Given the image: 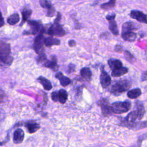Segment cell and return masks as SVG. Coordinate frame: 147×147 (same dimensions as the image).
Here are the masks:
<instances>
[{
	"label": "cell",
	"instance_id": "9",
	"mask_svg": "<svg viewBox=\"0 0 147 147\" xmlns=\"http://www.w3.org/2000/svg\"><path fill=\"white\" fill-rule=\"evenodd\" d=\"M110 76L103 69L100 75V83L103 88H107L111 83Z\"/></svg>",
	"mask_w": 147,
	"mask_h": 147
},
{
	"label": "cell",
	"instance_id": "10",
	"mask_svg": "<svg viewBox=\"0 0 147 147\" xmlns=\"http://www.w3.org/2000/svg\"><path fill=\"white\" fill-rule=\"evenodd\" d=\"M42 65L45 67L48 68L53 70V71H57L59 69V65L57 63V59L55 56H52L51 60H47Z\"/></svg>",
	"mask_w": 147,
	"mask_h": 147
},
{
	"label": "cell",
	"instance_id": "21",
	"mask_svg": "<svg viewBox=\"0 0 147 147\" xmlns=\"http://www.w3.org/2000/svg\"><path fill=\"white\" fill-rule=\"evenodd\" d=\"M141 90L138 88H134L127 91V96L130 99H136L139 97L141 95Z\"/></svg>",
	"mask_w": 147,
	"mask_h": 147
},
{
	"label": "cell",
	"instance_id": "37",
	"mask_svg": "<svg viewBox=\"0 0 147 147\" xmlns=\"http://www.w3.org/2000/svg\"><path fill=\"white\" fill-rule=\"evenodd\" d=\"M115 51L117 52H122L123 51V48L121 45H117L115 47Z\"/></svg>",
	"mask_w": 147,
	"mask_h": 147
},
{
	"label": "cell",
	"instance_id": "20",
	"mask_svg": "<svg viewBox=\"0 0 147 147\" xmlns=\"http://www.w3.org/2000/svg\"><path fill=\"white\" fill-rule=\"evenodd\" d=\"M136 28H135L134 24H133V22H130V21L126 22L125 23H124L122 25V34L128 33V32H132Z\"/></svg>",
	"mask_w": 147,
	"mask_h": 147
},
{
	"label": "cell",
	"instance_id": "17",
	"mask_svg": "<svg viewBox=\"0 0 147 147\" xmlns=\"http://www.w3.org/2000/svg\"><path fill=\"white\" fill-rule=\"evenodd\" d=\"M108 65L111 70L122 67V63L119 59H110L107 61Z\"/></svg>",
	"mask_w": 147,
	"mask_h": 147
},
{
	"label": "cell",
	"instance_id": "31",
	"mask_svg": "<svg viewBox=\"0 0 147 147\" xmlns=\"http://www.w3.org/2000/svg\"><path fill=\"white\" fill-rule=\"evenodd\" d=\"M39 3L40 6L44 9H48L52 5L47 0H39Z\"/></svg>",
	"mask_w": 147,
	"mask_h": 147
},
{
	"label": "cell",
	"instance_id": "3",
	"mask_svg": "<svg viewBox=\"0 0 147 147\" xmlns=\"http://www.w3.org/2000/svg\"><path fill=\"white\" fill-rule=\"evenodd\" d=\"M131 86V83L127 79H121L114 83L110 88V92L114 95H118L124 92Z\"/></svg>",
	"mask_w": 147,
	"mask_h": 147
},
{
	"label": "cell",
	"instance_id": "1",
	"mask_svg": "<svg viewBox=\"0 0 147 147\" xmlns=\"http://www.w3.org/2000/svg\"><path fill=\"white\" fill-rule=\"evenodd\" d=\"M137 109L131 111L123 119V123L125 126L128 127H136L138 126V122L144 116L145 110L143 106V104H137Z\"/></svg>",
	"mask_w": 147,
	"mask_h": 147
},
{
	"label": "cell",
	"instance_id": "35",
	"mask_svg": "<svg viewBox=\"0 0 147 147\" xmlns=\"http://www.w3.org/2000/svg\"><path fill=\"white\" fill-rule=\"evenodd\" d=\"M61 13H59V12H57V17H56V18L54 21V23H59V22H60V21L61 20Z\"/></svg>",
	"mask_w": 147,
	"mask_h": 147
},
{
	"label": "cell",
	"instance_id": "30",
	"mask_svg": "<svg viewBox=\"0 0 147 147\" xmlns=\"http://www.w3.org/2000/svg\"><path fill=\"white\" fill-rule=\"evenodd\" d=\"M55 13V9L52 5H51L48 9H47V16L48 17H53Z\"/></svg>",
	"mask_w": 147,
	"mask_h": 147
},
{
	"label": "cell",
	"instance_id": "38",
	"mask_svg": "<svg viewBox=\"0 0 147 147\" xmlns=\"http://www.w3.org/2000/svg\"><path fill=\"white\" fill-rule=\"evenodd\" d=\"M115 17V14H113V15H108V16H107L106 17V18L108 21H111V20H114Z\"/></svg>",
	"mask_w": 147,
	"mask_h": 147
},
{
	"label": "cell",
	"instance_id": "19",
	"mask_svg": "<svg viewBox=\"0 0 147 147\" xmlns=\"http://www.w3.org/2000/svg\"><path fill=\"white\" fill-rule=\"evenodd\" d=\"M80 76L86 80L90 81L91 79L92 72L88 67H84L82 68L80 71Z\"/></svg>",
	"mask_w": 147,
	"mask_h": 147
},
{
	"label": "cell",
	"instance_id": "8",
	"mask_svg": "<svg viewBox=\"0 0 147 147\" xmlns=\"http://www.w3.org/2000/svg\"><path fill=\"white\" fill-rule=\"evenodd\" d=\"M101 108L102 113L104 116H109L112 114L109 101L105 98L100 99L98 103Z\"/></svg>",
	"mask_w": 147,
	"mask_h": 147
},
{
	"label": "cell",
	"instance_id": "6",
	"mask_svg": "<svg viewBox=\"0 0 147 147\" xmlns=\"http://www.w3.org/2000/svg\"><path fill=\"white\" fill-rule=\"evenodd\" d=\"M28 24L30 26V29L28 30H24L23 32L24 35H35L42 27V23L40 21L28 20Z\"/></svg>",
	"mask_w": 147,
	"mask_h": 147
},
{
	"label": "cell",
	"instance_id": "7",
	"mask_svg": "<svg viewBox=\"0 0 147 147\" xmlns=\"http://www.w3.org/2000/svg\"><path fill=\"white\" fill-rule=\"evenodd\" d=\"M44 40V34L40 32L34 38L33 48L34 51L36 52V53L38 55L44 53V45H43Z\"/></svg>",
	"mask_w": 147,
	"mask_h": 147
},
{
	"label": "cell",
	"instance_id": "22",
	"mask_svg": "<svg viewBox=\"0 0 147 147\" xmlns=\"http://www.w3.org/2000/svg\"><path fill=\"white\" fill-rule=\"evenodd\" d=\"M22 20L21 22V24H20V26H21L22 24H24L25 22L28 21L29 19L30 18V16L32 13V10L29 9H24L22 11Z\"/></svg>",
	"mask_w": 147,
	"mask_h": 147
},
{
	"label": "cell",
	"instance_id": "13",
	"mask_svg": "<svg viewBox=\"0 0 147 147\" xmlns=\"http://www.w3.org/2000/svg\"><path fill=\"white\" fill-rule=\"evenodd\" d=\"M25 126L28 133L32 134L36 132L40 129V126L38 123L35 122H28L25 123Z\"/></svg>",
	"mask_w": 147,
	"mask_h": 147
},
{
	"label": "cell",
	"instance_id": "36",
	"mask_svg": "<svg viewBox=\"0 0 147 147\" xmlns=\"http://www.w3.org/2000/svg\"><path fill=\"white\" fill-rule=\"evenodd\" d=\"M5 24V21H4V19L3 17L2 16V14L0 10V28L2 27Z\"/></svg>",
	"mask_w": 147,
	"mask_h": 147
},
{
	"label": "cell",
	"instance_id": "16",
	"mask_svg": "<svg viewBox=\"0 0 147 147\" xmlns=\"http://www.w3.org/2000/svg\"><path fill=\"white\" fill-rule=\"evenodd\" d=\"M37 81L42 86L43 88L45 90L49 91L52 88V86L51 82L45 77L42 76H40L37 78Z\"/></svg>",
	"mask_w": 147,
	"mask_h": 147
},
{
	"label": "cell",
	"instance_id": "14",
	"mask_svg": "<svg viewBox=\"0 0 147 147\" xmlns=\"http://www.w3.org/2000/svg\"><path fill=\"white\" fill-rule=\"evenodd\" d=\"M55 78L59 80L61 85L63 86H67L71 83V80L69 78L64 76L60 72H57L55 75Z\"/></svg>",
	"mask_w": 147,
	"mask_h": 147
},
{
	"label": "cell",
	"instance_id": "33",
	"mask_svg": "<svg viewBox=\"0 0 147 147\" xmlns=\"http://www.w3.org/2000/svg\"><path fill=\"white\" fill-rule=\"evenodd\" d=\"M68 68L67 71H68V72H67V73L71 74V73H72V72H73L75 71V65L74 64H69L68 65Z\"/></svg>",
	"mask_w": 147,
	"mask_h": 147
},
{
	"label": "cell",
	"instance_id": "28",
	"mask_svg": "<svg viewBox=\"0 0 147 147\" xmlns=\"http://www.w3.org/2000/svg\"><path fill=\"white\" fill-rule=\"evenodd\" d=\"M124 55L125 57V59L127 60V61H128L129 63H133L135 61V58L133 56V55L132 54H131L129 51H125L124 52Z\"/></svg>",
	"mask_w": 147,
	"mask_h": 147
},
{
	"label": "cell",
	"instance_id": "25",
	"mask_svg": "<svg viewBox=\"0 0 147 147\" xmlns=\"http://www.w3.org/2000/svg\"><path fill=\"white\" fill-rule=\"evenodd\" d=\"M122 37V38L125 40V41H133L136 40V37H137V34L134 32L133 31L132 32H130L128 33H123V34H121Z\"/></svg>",
	"mask_w": 147,
	"mask_h": 147
},
{
	"label": "cell",
	"instance_id": "29",
	"mask_svg": "<svg viewBox=\"0 0 147 147\" xmlns=\"http://www.w3.org/2000/svg\"><path fill=\"white\" fill-rule=\"evenodd\" d=\"M47 60V56L45 54V53L39 54L37 58V61L38 63H41L42 65Z\"/></svg>",
	"mask_w": 147,
	"mask_h": 147
},
{
	"label": "cell",
	"instance_id": "26",
	"mask_svg": "<svg viewBox=\"0 0 147 147\" xmlns=\"http://www.w3.org/2000/svg\"><path fill=\"white\" fill-rule=\"evenodd\" d=\"M109 21V30L114 36H118L119 34V30H118V26L115 21L113 20Z\"/></svg>",
	"mask_w": 147,
	"mask_h": 147
},
{
	"label": "cell",
	"instance_id": "32",
	"mask_svg": "<svg viewBox=\"0 0 147 147\" xmlns=\"http://www.w3.org/2000/svg\"><path fill=\"white\" fill-rule=\"evenodd\" d=\"M51 98L53 101L57 102L59 101V95H58V91H53L51 93Z\"/></svg>",
	"mask_w": 147,
	"mask_h": 147
},
{
	"label": "cell",
	"instance_id": "11",
	"mask_svg": "<svg viewBox=\"0 0 147 147\" xmlns=\"http://www.w3.org/2000/svg\"><path fill=\"white\" fill-rule=\"evenodd\" d=\"M130 16L131 18L136 19L140 22L146 24V16L141 11L132 10L130 12Z\"/></svg>",
	"mask_w": 147,
	"mask_h": 147
},
{
	"label": "cell",
	"instance_id": "15",
	"mask_svg": "<svg viewBox=\"0 0 147 147\" xmlns=\"http://www.w3.org/2000/svg\"><path fill=\"white\" fill-rule=\"evenodd\" d=\"M60 41L56 38H54L52 36H49L47 37H44V45L47 47H51L53 45H60Z\"/></svg>",
	"mask_w": 147,
	"mask_h": 147
},
{
	"label": "cell",
	"instance_id": "4",
	"mask_svg": "<svg viewBox=\"0 0 147 147\" xmlns=\"http://www.w3.org/2000/svg\"><path fill=\"white\" fill-rule=\"evenodd\" d=\"M131 102L129 100L123 102H115L110 105L112 113L122 114L127 112L131 108Z\"/></svg>",
	"mask_w": 147,
	"mask_h": 147
},
{
	"label": "cell",
	"instance_id": "23",
	"mask_svg": "<svg viewBox=\"0 0 147 147\" xmlns=\"http://www.w3.org/2000/svg\"><path fill=\"white\" fill-rule=\"evenodd\" d=\"M20 21V16L18 13H13L7 18V22L10 25L17 24Z\"/></svg>",
	"mask_w": 147,
	"mask_h": 147
},
{
	"label": "cell",
	"instance_id": "5",
	"mask_svg": "<svg viewBox=\"0 0 147 147\" xmlns=\"http://www.w3.org/2000/svg\"><path fill=\"white\" fill-rule=\"evenodd\" d=\"M46 33L51 36L61 37L64 36L66 32L59 23H53L50 25L49 27H48Z\"/></svg>",
	"mask_w": 147,
	"mask_h": 147
},
{
	"label": "cell",
	"instance_id": "39",
	"mask_svg": "<svg viewBox=\"0 0 147 147\" xmlns=\"http://www.w3.org/2000/svg\"><path fill=\"white\" fill-rule=\"evenodd\" d=\"M68 45L70 46V47H75L76 45V42L75 40H71L68 41Z\"/></svg>",
	"mask_w": 147,
	"mask_h": 147
},
{
	"label": "cell",
	"instance_id": "24",
	"mask_svg": "<svg viewBox=\"0 0 147 147\" xmlns=\"http://www.w3.org/2000/svg\"><path fill=\"white\" fill-rule=\"evenodd\" d=\"M59 101L61 104H64L68 98V93L64 89H60L58 91Z\"/></svg>",
	"mask_w": 147,
	"mask_h": 147
},
{
	"label": "cell",
	"instance_id": "34",
	"mask_svg": "<svg viewBox=\"0 0 147 147\" xmlns=\"http://www.w3.org/2000/svg\"><path fill=\"white\" fill-rule=\"evenodd\" d=\"M5 97L6 95L5 92L1 88H0V103H2L4 101Z\"/></svg>",
	"mask_w": 147,
	"mask_h": 147
},
{
	"label": "cell",
	"instance_id": "27",
	"mask_svg": "<svg viewBox=\"0 0 147 147\" xmlns=\"http://www.w3.org/2000/svg\"><path fill=\"white\" fill-rule=\"evenodd\" d=\"M116 0H110L106 3H104L100 5V7L105 10H109L114 7L115 5Z\"/></svg>",
	"mask_w": 147,
	"mask_h": 147
},
{
	"label": "cell",
	"instance_id": "12",
	"mask_svg": "<svg viewBox=\"0 0 147 147\" xmlns=\"http://www.w3.org/2000/svg\"><path fill=\"white\" fill-rule=\"evenodd\" d=\"M24 139V131L22 129H17L13 133V142L14 144H18L21 143Z\"/></svg>",
	"mask_w": 147,
	"mask_h": 147
},
{
	"label": "cell",
	"instance_id": "2",
	"mask_svg": "<svg viewBox=\"0 0 147 147\" xmlns=\"http://www.w3.org/2000/svg\"><path fill=\"white\" fill-rule=\"evenodd\" d=\"M13 60L10 44L0 40V65L9 66Z\"/></svg>",
	"mask_w": 147,
	"mask_h": 147
},
{
	"label": "cell",
	"instance_id": "40",
	"mask_svg": "<svg viewBox=\"0 0 147 147\" xmlns=\"http://www.w3.org/2000/svg\"><path fill=\"white\" fill-rule=\"evenodd\" d=\"M98 1H100V0H98ZM101 1H102V0H101Z\"/></svg>",
	"mask_w": 147,
	"mask_h": 147
},
{
	"label": "cell",
	"instance_id": "18",
	"mask_svg": "<svg viewBox=\"0 0 147 147\" xmlns=\"http://www.w3.org/2000/svg\"><path fill=\"white\" fill-rule=\"evenodd\" d=\"M127 72H128V69L126 67H121L112 70L111 75L113 77H119L127 74Z\"/></svg>",
	"mask_w": 147,
	"mask_h": 147
}]
</instances>
